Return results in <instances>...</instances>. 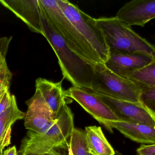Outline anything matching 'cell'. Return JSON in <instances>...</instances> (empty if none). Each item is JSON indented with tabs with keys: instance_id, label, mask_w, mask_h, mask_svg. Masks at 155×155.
Wrapping results in <instances>:
<instances>
[{
	"instance_id": "1",
	"label": "cell",
	"mask_w": 155,
	"mask_h": 155,
	"mask_svg": "<svg viewBox=\"0 0 155 155\" xmlns=\"http://www.w3.org/2000/svg\"><path fill=\"white\" fill-rule=\"evenodd\" d=\"M44 14L50 25L80 58L93 66L105 63L110 52L95 18L66 0L47 3Z\"/></svg>"
},
{
	"instance_id": "2",
	"label": "cell",
	"mask_w": 155,
	"mask_h": 155,
	"mask_svg": "<svg viewBox=\"0 0 155 155\" xmlns=\"http://www.w3.org/2000/svg\"><path fill=\"white\" fill-rule=\"evenodd\" d=\"M74 116L66 103L54 120L40 132L28 130L21 142L18 155H42L54 149L69 150L74 129Z\"/></svg>"
},
{
	"instance_id": "3",
	"label": "cell",
	"mask_w": 155,
	"mask_h": 155,
	"mask_svg": "<svg viewBox=\"0 0 155 155\" xmlns=\"http://www.w3.org/2000/svg\"><path fill=\"white\" fill-rule=\"evenodd\" d=\"M42 16L43 36L58 58L64 78L71 82L74 86L86 90L91 89L94 74V66L69 48L63 39L54 31L42 14Z\"/></svg>"
},
{
	"instance_id": "4",
	"label": "cell",
	"mask_w": 155,
	"mask_h": 155,
	"mask_svg": "<svg viewBox=\"0 0 155 155\" xmlns=\"http://www.w3.org/2000/svg\"><path fill=\"white\" fill-rule=\"evenodd\" d=\"M96 20L109 52L140 54L155 58V45L136 32L130 25L116 16Z\"/></svg>"
},
{
	"instance_id": "5",
	"label": "cell",
	"mask_w": 155,
	"mask_h": 155,
	"mask_svg": "<svg viewBox=\"0 0 155 155\" xmlns=\"http://www.w3.org/2000/svg\"><path fill=\"white\" fill-rule=\"evenodd\" d=\"M94 68L91 89L87 90L118 100L142 103L143 89L136 84L111 72L104 64L97 65Z\"/></svg>"
},
{
	"instance_id": "6",
	"label": "cell",
	"mask_w": 155,
	"mask_h": 155,
	"mask_svg": "<svg viewBox=\"0 0 155 155\" xmlns=\"http://www.w3.org/2000/svg\"><path fill=\"white\" fill-rule=\"evenodd\" d=\"M65 96L76 101L81 107L104 126L109 133H113L111 124L124 122L95 94L79 87L72 86L65 91Z\"/></svg>"
},
{
	"instance_id": "7",
	"label": "cell",
	"mask_w": 155,
	"mask_h": 155,
	"mask_svg": "<svg viewBox=\"0 0 155 155\" xmlns=\"http://www.w3.org/2000/svg\"><path fill=\"white\" fill-rule=\"evenodd\" d=\"M93 93L104 101L124 122L143 124L155 127V111L142 102L134 103L123 101Z\"/></svg>"
},
{
	"instance_id": "8",
	"label": "cell",
	"mask_w": 155,
	"mask_h": 155,
	"mask_svg": "<svg viewBox=\"0 0 155 155\" xmlns=\"http://www.w3.org/2000/svg\"><path fill=\"white\" fill-rule=\"evenodd\" d=\"M0 3L25 23L31 32L44 35L39 0H0Z\"/></svg>"
},
{
	"instance_id": "9",
	"label": "cell",
	"mask_w": 155,
	"mask_h": 155,
	"mask_svg": "<svg viewBox=\"0 0 155 155\" xmlns=\"http://www.w3.org/2000/svg\"><path fill=\"white\" fill-rule=\"evenodd\" d=\"M154 60L153 57L140 54L110 53L104 65L117 75L127 79L134 72Z\"/></svg>"
},
{
	"instance_id": "10",
	"label": "cell",
	"mask_w": 155,
	"mask_h": 155,
	"mask_svg": "<svg viewBox=\"0 0 155 155\" xmlns=\"http://www.w3.org/2000/svg\"><path fill=\"white\" fill-rule=\"evenodd\" d=\"M27 111L24 117L25 127L28 130L39 132L55 119L53 113L38 90L25 102Z\"/></svg>"
},
{
	"instance_id": "11",
	"label": "cell",
	"mask_w": 155,
	"mask_h": 155,
	"mask_svg": "<svg viewBox=\"0 0 155 155\" xmlns=\"http://www.w3.org/2000/svg\"><path fill=\"white\" fill-rule=\"evenodd\" d=\"M116 17L130 26L143 27L155 18V0H133L125 4Z\"/></svg>"
},
{
	"instance_id": "12",
	"label": "cell",
	"mask_w": 155,
	"mask_h": 155,
	"mask_svg": "<svg viewBox=\"0 0 155 155\" xmlns=\"http://www.w3.org/2000/svg\"><path fill=\"white\" fill-rule=\"evenodd\" d=\"M35 89L39 91L56 117L62 107L67 103L62 82L54 83L45 78H38L35 80Z\"/></svg>"
},
{
	"instance_id": "13",
	"label": "cell",
	"mask_w": 155,
	"mask_h": 155,
	"mask_svg": "<svg viewBox=\"0 0 155 155\" xmlns=\"http://www.w3.org/2000/svg\"><path fill=\"white\" fill-rule=\"evenodd\" d=\"M111 127L136 143L143 145L155 144V127L129 122H115L111 124Z\"/></svg>"
},
{
	"instance_id": "14",
	"label": "cell",
	"mask_w": 155,
	"mask_h": 155,
	"mask_svg": "<svg viewBox=\"0 0 155 155\" xmlns=\"http://www.w3.org/2000/svg\"><path fill=\"white\" fill-rule=\"evenodd\" d=\"M25 113L19 109L14 95L8 108L0 115V153L11 143L12 126L18 120L24 119Z\"/></svg>"
},
{
	"instance_id": "15",
	"label": "cell",
	"mask_w": 155,
	"mask_h": 155,
	"mask_svg": "<svg viewBox=\"0 0 155 155\" xmlns=\"http://www.w3.org/2000/svg\"><path fill=\"white\" fill-rule=\"evenodd\" d=\"M85 136L89 154L92 155H115V151L107 141L100 126L85 127Z\"/></svg>"
},
{
	"instance_id": "16",
	"label": "cell",
	"mask_w": 155,
	"mask_h": 155,
	"mask_svg": "<svg viewBox=\"0 0 155 155\" xmlns=\"http://www.w3.org/2000/svg\"><path fill=\"white\" fill-rule=\"evenodd\" d=\"M127 79L143 89L155 88V60L134 72Z\"/></svg>"
},
{
	"instance_id": "17",
	"label": "cell",
	"mask_w": 155,
	"mask_h": 155,
	"mask_svg": "<svg viewBox=\"0 0 155 155\" xmlns=\"http://www.w3.org/2000/svg\"><path fill=\"white\" fill-rule=\"evenodd\" d=\"M12 36L0 38V81L4 85L10 89L12 74L6 63V57L8 47Z\"/></svg>"
},
{
	"instance_id": "18",
	"label": "cell",
	"mask_w": 155,
	"mask_h": 155,
	"mask_svg": "<svg viewBox=\"0 0 155 155\" xmlns=\"http://www.w3.org/2000/svg\"><path fill=\"white\" fill-rule=\"evenodd\" d=\"M69 147L73 155H89L84 130L73 129L69 141Z\"/></svg>"
},
{
	"instance_id": "19",
	"label": "cell",
	"mask_w": 155,
	"mask_h": 155,
	"mask_svg": "<svg viewBox=\"0 0 155 155\" xmlns=\"http://www.w3.org/2000/svg\"><path fill=\"white\" fill-rule=\"evenodd\" d=\"M141 100L143 103L155 112V88H143Z\"/></svg>"
},
{
	"instance_id": "20",
	"label": "cell",
	"mask_w": 155,
	"mask_h": 155,
	"mask_svg": "<svg viewBox=\"0 0 155 155\" xmlns=\"http://www.w3.org/2000/svg\"><path fill=\"white\" fill-rule=\"evenodd\" d=\"M12 95L10 93V89H7L0 102V115L4 113L11 105Z\"/></svg>"
},
{
	"instance_id": "21",
	"label": "cell",
	"mask_w": 155,
	"mask_h": 155,
	"mask_svg": "<svg viewBox=\"0 0 155 155\" xmlns=\"http://www.w3.org/2000/svg\"><path fill=\"white\" fill-rule=\"evenodd\" d=\"M136 152L137 155H155V144L142 145Z\"/></svg>"
},
{
	"instance_id": "22",
	"label": "cell",
	"mask_w": 155,
	"mask_h": 155,
	"mask_svg": "<svg viewBox=\"0 0 155 155\" xmlns=\"http://www.w3.org/2000/svg\"><path fill=\"white\" fill-rule=\"evenodd\" d=\"M42 155H69L68 150L63 149H54L51 152Z\"/></svg>"
},
{
	"instance_id": "23",
	"label": "cell",
	"mask_w": 155,
	"mask_h": 155,
	"mask_svg": "<svg viewBox=\"0 0 155 155\" xmlns=\"http://www.w3.org/2000/svg\"><path fill=\"white\" fill-rule=\"evenodd\" d=\"M2 155H18L15 146L9 147L3 153Z\"/></svg>"
},
{
	"instance_id": "24",
	"label": "cell",
	"mask_w": 155,
	"mask_h": 155,
	"mask_svg": "<svg viewBox=\"0 0 155 155\" xmlns=\"http://www.w3.org/2000/svg\"><path fill=\"white\" fill-rule=\"evenodd\" d=\"M5 89H9V88H7V87H5V86L0 81V93L2 92L3 90H5Z\"/></svg>"
},
{
	"instance_id": "25",
	"label": "cell",
	"mask_w": 155,
	"mask_h": 155,
	"mask_svg": "<svg viewBox=\"0 0 155 155\" xmlns=\"http://www.w3.org/2000/svg\"><path fill=\"white\" fill-rule=\"evenodd\" d=\"M7 89H5V90H3L2 92H1L0 93V102H1V100H2V98L4 94L5 93V91Z\"/></svg>"
},
{
	"instance_id": "26",
	"label": "cell",
	"mask_w": 155,
	"mask_h": 155,
	"mask_svg": "<svg viewBox=\"0 0 155 155\" xmlns=\"http://www.w3.org/2000/svg\"><path fill=\"white\" fill-rule=\"evenodd\" d=\"M3 152H2V153H0V155H3Z\"/></svg>"
},
{
	"instance_id": "27",
	"label": "cell",
	"mask_w": 155,
	"mask_h": 155,
	"mask_svg": "<svg viewBox=\"0 0 155 155\" xmlns=\"http://www.w3.org/2000/svg\"><path fill=\"white\" fill-rule=\"evenodd\" d=\"M89 155H91V154H89Z\"/></svg>"
}]
</instances>
